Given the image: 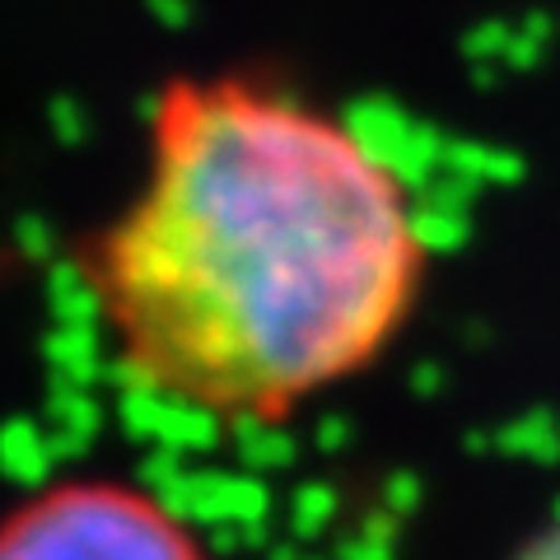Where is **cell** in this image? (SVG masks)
<instances>
[{
    "label": "cell",
    "instance_id": "1",
    "mask_svg": "<svg viewBox=\"0 0 560 560\" xmlns=\"http://www.w3.org/2000/svg\"><path fill=\"white\" fill-rule=\"evenodd\" d=\"M425 271L397 164L257 75L168 84L145 173L84 253L121 370L224 425H280L378 364Z\"/></svg>",
    "mask_w": 560,
    "mask_h": 560
},
{
    "label": "cell",
    "instance_id": "2",
    "mask_svg": "<svg viewBox=\"0 0 560 560\" xmlns=\"http://www.w3.org/2000/svg\"><path fill=\"white\" fill-rule=\"evenodd\" d=\"M0 560H210L160 495L113 477H70L0 518Z\"/></svg>",
    "mask_w": 560,
    "mask_h": 560
}]
</instances>
